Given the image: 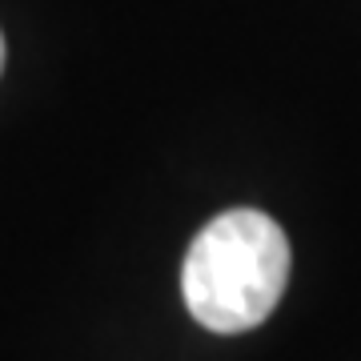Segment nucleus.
<instances>
[{"label": "nucleus", "instance_id": "f257e3e1", "mask_svg": "<svg viewBox=\"0 0 361 361\" xmlns=\"http://www.w3.org/2000/svg\"><path fill=\"white\" fill-rule=\"evenodd\" d=\"M289 281V241L261 209H229L189 245L185 305L213 334H245L277 310Z\"/></svg>", "mask_w": 361, "mask_h": 361}, {"label": "nucleus", "instance_id": "f03ea898", "mask_svg": "<svg viewBox=\"0 0 361 361\" xmlns=\"http://www.w3.org/2000/svg\"><path fill=\"white\" fill-rule=\"evenodd\" d=\"M0 68H4V37H0Z\"/></svg>", "mask_w": 361, "mask_h": 361}]
</instances>
